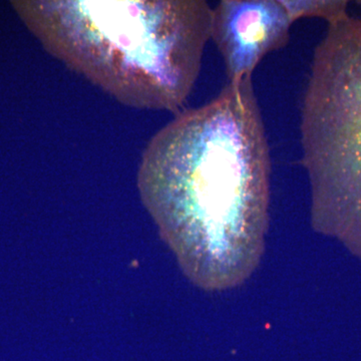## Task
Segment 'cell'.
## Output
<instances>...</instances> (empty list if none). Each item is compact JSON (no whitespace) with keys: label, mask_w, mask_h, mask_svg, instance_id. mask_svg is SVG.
<instances>
[{"label":"cell","mask_w":361,"mask_h":361,"mask_svg":"<svg viewBox=\"0 0 361 361\" xmlns=\"http://www.w3.org/2000/svg\"><path fill=\"white\" fill-rule=\"evenodd\" d=\"M300 132L313 227L361 255V18L329 23L316 47Z\"/></svg>","instance_id":"3"},{"label":"cell","mask_w":361,"mask_h":361,"mask_svg":"<svg viewBox=\"0 0 361 361\" xmlns=\"http://www.w3.org/2000/svg\"><path fill=\"white\" fill-rule=\"evenodd\" d=\"M294 20L284 0H222L213 9V39L230 82L252 78L270 52L288 44Z\"/></svg>","instance_id":"4"},{"label":"cell","mask_w":361,"mask_h":361,"mask_svg":"<svg viewBox=\"0 0 361 361\" xmlns=\"http://www.w3.org/2000/svg\"><path fill=\"white\" fill-rule=\"evenodd\" d=\"M13 6L52 56L137 109L179 111L212 35L213 8L204 0Z\"/></svg>","instance_id":"2"},{"label":"cell","mask_w":361,"mask_h":361,"mask_svg":"<svg viewBox=\"0 0 361 361\" xmlns=\"http://www.w3.org/2000/svg\"><path fill=\"white\" fill-rule=\"evenodd\" d=\"M294 23L304 18H320L329 23H336L348 16L346 1H315V0H284Z\"/></svg>","instance_id":"5"},{"label":"cell","mask_w":361,"mask_h":361,"mask_svg":"<svg viewBox=\"0 0 361 361\" xmlns=\"http://www.w3.org/2000/svg\"><path fill=\"white\" fill-rule=\"evenodd\" d=\"M271 159L252 78L178 114L142 155L137 186L187 276L207 290L243 283L269 223Z\"/></svg>","instance_id":"1"}]
</instances>
